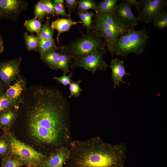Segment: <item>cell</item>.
Returning a JSON list of instances; mask_svg holds the SVG:
<instances>
[{"instance_id":"6da1fadb","label":"cell","mask_w":167,"mask_h":167,"mask_svg":"<svg viewBox=\"0 0 167 167\" xmlns=\"http://www.w3.org/2000/svg\"><path fill=\"white\" fill-rule=\"evenodd\" d=\"M20 105L32 135L50 150V154L69 147L72 141L70 106L56 88L35 85L27 88Z\"/></svg>"},{"instance_id":"7a4b0ae2","label":"cell","mask_w":167,"mask_h":167,"mask_svg":"<svg viewBox=\"0 0 167 167\" xmlns=\"http://www.w3.org/2000/svg\"><path fill=\"white\" fill-rule=\"evenodd\" d=\"M65 167H124L127 151L124 143L105 142L99 136L71 141Z\"/></svg>"},{"instance_id":"3957f363","label":"cell","mask_w":167,"mask_h":167,"mask_svg":"<svg viewBox=\"0 0 167 167\" xmlns=\"http://www.w3.org/2000/svg\"><path fill=\"white\" fill-rule=\"evenodd\" d=\"M92 30L105 42L107 51L113 56L114 45L117 38L127 31L111 12H95Z\"/></svg>"},{"instance_id":"277c9868","label":"cell","mask_w":167,"mask_h":167,"mask_svg":"<svg viewBox=\"0 0 167 167\" xmlns=\"http://www.w3.org/2000/svg\"><path fill=\"white\" fill-rule=\"evenodd\" d=\"M60 49L73 59L104 50L107 49V46L104 40L92 29L73 41L61 46Z\"/></svg>"},{"instance_id":"5b68a950","label":"cell","mask_w":167,"mask_h":167,"mask_svg":"<svg viewBox=\"0 0 167 167\" xmlns=\"http://www.w3.org/2000/svg\"><path fill=\"white\" fill-rule=\"evenodd\" d=\"M145 27L138 30H129L120 36L115 42L114 50L117 55L126 57L131 53L137 55L144 52L149 36Z\"/></svg>"},{"instance_id":"8992f818","label":"cell","mask_w":167,"mask_h":167,"mask_svg":"<svg viewBox=\"0 0 167 167\" xmlns=\"http://www.w3.org/2000/svg\"><path fill=\"white\" fill-rule=\"evenodd\" d=\"M11 154L18 158L27 167H41L46 155L39 152L16 139L11 133H6Z\"/></svg>"},{"instance_id":"52a82bcc","label":"cell","mask_w":167,"mask_h":167,"mask_svg":"<svg viewBox=\"0 0 167 167\" xmlns=\"http://www.w3.org/2000/svg\"><path fill=\"white\" fill-rule=\"evenodd\" d=\"M137 10L139 21L145 24L153 23L160 14L166 11V0H139Z\"/></svg>"},{"instance_id":"ba28073f","label":"cell","mask_w":167,"mask_h":167,"mask_svg":"<svg viewBox=\"0 0 167 167\" xmlns=\"http://www.w3.org/2000/svg\"><path fill=\"white\" fill-rule=\"evenodd\" d=\"M107 51V49L98 51L85 56L73 59L70 64L72 70L81 67L93 74L97 70L105 71L108 65L103 59V56Z\"/></svg>"},{"instance_id":"9c48e42d","label":"cell","mask_w":167,"mask_h":167,"mask_svg":"<svg viewBox=\"0 0 167 167\" xmlns=\"http://www.w3.org/2000/svg\"><path fill=\"white\" fill-rule=\"evenodd\" d=\"M22 60L20 57L0 62V80L6 89L20 75Z\"/></svg>"},{"instance_id":"30bf717a","label":"cell","mask_w":167,"mask_h":167,"mask_svg":"<svg viewBox=\"0 0 167 167\" xmlns=\"http://www.w3.org/2000/svg\"><path fill=\"white\" fill-rule=\"evenodd\" d=\"M115 16L127 31L135 29L138 23L137 17L133 14L131 7L121 2L117 5L113 11Z\"/></svg>"},{"instance_id":"8fae6325","label":"cell","mask_w":167,"mask_h":167,"mask_svg":"<svg viewBox=\"0 0 167 167\" xmlns=\"http://www.w3.org/2000/svg\"><path fill=\"white\" fill-rule=\"evenodd\" d=\"M26 88V79L20 74L14 83L6 89L3 94L10 99L20 104Z\"/></svg>"},{"instance_id":"7c38bea8","label":"cell","mask_w":167,"mask_h":167,"mask_svg":"<svg viewBox=\"0 0 167 167\" xmlns=\"http://www.w3.org/2000/svg\"><path fill=\"white\" fill-rule=\"evenodd\" d=\"M19 0H0V18H10L19 14L26 6Z\"/></svg>"},{"instance_id":"4fadbf2b","label":"cell","mask_w":167,"mask_h":167,"mask_svg":"<svg viewBox=\"0 0 167 167\" xmlns=\"http://www.w3.org/2000/svg\"><path fill=\"white\" fill-rule=\"evenodd\" d=\"M108 67H110L112 71V78L113 82L114 89L117 87H119L121 83L129 84L123 79L124 76L130 75L125 70L124 60H120L117 58L112 59L110 64L108 65Z\"/></svg>"},{"instance_id":"5bb4252c","label":"cell","mask_w":167,"mask_h":167,"mask_svg":"<svg viewBox=\"0 0 167 167\" xmlns=\"http://www.w3.org/2000/svg\"><path fill=\"white\" fill-rule=\"evenodd\" d=\"M69 154L68 147L60 149L47 156L41 167H63Z\"/></svg>"},{"instance_id":"9a60e30c","label":"cell","mask_w":167,"mask_h":167,"mask_svg":"<svg viewBox=\"0 0 167 167\" xmlns=\"http://www.w3.org/2000/svg\"><path fill=\"white\" fill-rule=\"evenodd\" d=\"M78 23H82L81 21H73L70 17L68 18H58L52 22L51 27L54 30H57L58 32L57 39L59 44V38L60 35L63 32L68 31L72 26L75 25Z\"/></svg>"},{"instance_id":"2e32d148","label":"cell","mask_w":167,"mask_h":167,"mask_svg":"<svg viewBox=\"0 0 167 167\" xmlns=\"http://www.w3.org/2000/svg\"><path fill=\"white\" fill-rule=\"evenodd\" d=\"M19 108L13 107L0 113V127L7 128L14 122L18 115Z\"/></svg>"},{"instance_id":"e0dca14e","label":"cell","mask_w":167,"mask_h":167,"mask_svg":"<svg viewBox=\"0 0 167 167\" xmlns=\"http://www.w3.org/2000/svg\"><path fill=\"white\" fill-rule=\"evenodd\" d=\"M60 48L61 46L59 48ZM58 49L53 48L41 55L42 60L51 69L56 64L58 59L63 52L61 50L60 51H57Z\"/></svg>"},{"instance_id":"ac0fdd59","label":"cell","mask_w":167,"mask_h":167,"mask_svg":"<svg viewBox=\"0 0 167 167\" xmlns=\"http://www.w3.org/2000/svg\"><path fill=\"white\" fill-rule=\"evenodd\" d=\"M71 57L68 54L63 52L58 59L56 64L51 68L54 70H60L63 73H70L69 66L72 60Z\"/></svg>"},{"instance_id":"d6986e66","label":"cell","mask_w":167,"mask_h":167,"mask_svg":"<svg viewBox=\"0 0 167 167\" xmlns=\"http://www.w3.org/2000/svg\"><path fill=\"white\" fill-rule=\"evenodd\" d=\"M118 0H104L96 3L95 12L106 13L113 12L115 8Z\"/></svg>"},{"instance_id":"ffe728a7","label":"cell","mask_w":167,"mask_h":167,"mask_svg":"<svg viewBox=\"0 0 167 167\" xmlns=\"http://www.w3.org/2000/svg\"><path fill=\"white\" fill-rule=\"evenodd\" d=\"M24 39L28 51H37L38 47L39 37L32 34L29 35L27 32L24 34Z\"/></svg>"},{"instance_id":"44dd1931","label":"cell","mask_w":167,"mask_h":167,"mask_svg":"<svg viewBox=\"0 0 167 167\" xmlns=\"http://www.w3.org/2000/svg\"><path fill=\"white\" fill-rule=\"evenodd\" d=\"M1 165L2 167H22L23 165L18 158L12 155H8L2 157Z\"/></svg>"},{"instance_id":"7402d4cb","label":"cell","mask_w":167,"mask_h":167,"mask_svg":"<svg viewBox=\"0 0 167 167\" xmlns=\"http://www.w3.org/2000/svg\"><path fill=\"white\" fill-rule=\"evenodd\" d=\"M50 21V18L48 17L46 22L42 26L38 35L39 37L47 40H54L53 35L54 30L51 27Z\"/></svg>"},{"instance_id":"603a6c76","label":"cell","mask_w":167,"mask_h":167,"mask_svg":"<svg viewBox=\"0 0 167 167\" xmlns=\"http://www.w3.org/2000/svg\"><path fill=\"white\" fill-rule=\"evenodd\" d=\"M24 26L28 31L32 33L36 32L38 36L42 27L41 21L35 17L25 20Z\"/></svg>"},{"instance_id":"cb8c5ba5","label":"cell","mask_w":167,"mask_h":167,"mask_svg":"<svg viewBox=\"0 0 167 167\" xmlns=\"http://www.w3.org/2000/svg\"><path fill=\"white\" fill-rule=\"evenodd\" d=\"M60 47L56 45L54 40H47L39 37L38 50L40 55L53 48Z\"/></svg>"},{"instance_id":"d4e9b609","label":"cell","mask_w":167,"mask_h":167,"mask_svg":"<svg viewBox=\"0 0 167 167\" xmlns=\"http://www.w3.org/2000/svg\"><path fill=\"white\" fill-rule=\"evenodd\" d=\"M20 103L8 98L3 94L0 96V113L12 107L19 108Z\"/></svg>"},{"instance_id":"484cf974","label":"cell","mask_w":167,"mask_h":167,"mask_svg":"<svg viewBox=\"0 0 167 167\" xmlns=\"http://www.w3.org/2000/svg\"><path fill=\"white\" fill-rule=\"evenodd\" d=\"M64 0H54V6L55 14L57 15H61L62 17H70L71 15L67 14L65 11V7L64 5Z\"/></svg>"},{"instance_id":"4316f807","label":"cell","mask_w":167,"mask_h":167,"mask_svg":"<svg viewBox=\"0 0 167 167\" xmlns=\"http://www.w3.org/2000/svg\"><path fill=\"white\" fill-rule=\"evenodd\" d=\"M154 27L163 29L167 27V12L165 11L158 15L153 22Z\"/></svg>"},{"instance_id":"83f0119b","label":"cell","mask_w":167,"mask_h":167,"mask_svg":"<svg viewBox=\"0 0 167 167\" xmlns=\"http://www.w3.org/2000/svg\"><path fill=\"white\" fill-rule=\"evenodd\" d=\"M82 82V81L81 80L76 82L72 80L69 88L70 91V95L68 96L69 98H71L72 96L76 98L79 96L81 94L80 92L82 91V88L79 86V84Z\"/></svg>"},{"instance_id":"f1b7e54d","label":"cell","mask_w":167,"mask_h":167,"mask_svg":"<svg viewBox=\"0 0 167 167\" xmlns=\"http://www.w3.org/2000/svg\"><path fill=\"white\" fill-rule=\"evenodd\" d=\"M96 2L93 0H81L78 1L77 9L85 11L89 9L95 11L96 6Z\"/></svg>"},{"instance_id":"f546056e","label":"cell","mask_w":167,"mask_h":167,"mask_svg":"<svg viewBox=\"0 0 167 167\" xmlns=\"http://www.w3.org/2000/svg\"><path fill=\"white\" fill-rule=\"evenodd\" d=\"M35 18L40 21L42 20L46 15L43 0L38 2L36 4L34 11Z\"/></svg>"},{"instance_id":"4dcf8cb0","label":"cell","mask_w":167,"mask_h":167,"mask_svg":"<svg viewBox=\"0 0 167 167\" xmlns=\"http://www.w3.org/2000/svg\"><path fill=\"white\" fill-rule=\"evenodd\" d=\"M10 147L6 137H0V156L2 157L9 155Z\"/></svg>"},{"instance_id":"1f68e13d","label":"cell","mask_w":167,"mask_h":167,"mask_svg":"<svg viewBox=\"0 0 167 167\" xmlns=\"http://www.w3.org/2000/svg\"><path fill=\"white\" fill-rule=\"evenodd\" d=\"M73 75V73L71 72L68 75L66 74L63 73V75L60 77H58L54 76L53 79L56 80L58 84H62L64 86H66L69 85L72 80L71 77Z\"/></svg>"},{"instance_id":"d6a6232c","label":"cell","mask_w":167,"mask_h":167,"mask_svg":"<svg viewBox=\"0 0 167 167\" xmlns=\"http://www.w3.org/2000/svg\"><path fill=\"white\" fill-rule=\"evenodd\" d=\"M76 14L79 17L82 22L83 27L86 29L87 31L91 30L92 29V26L89 23L84 14V11L77 10V12Z\"/></svg>"},{"instance_id":"836d02e7","label":"cell","mask_w":167,"mask_h":167,"mask_svg":"<svg viewBox=\"0 0 167 167\" xmlns=\"http://www.w3.org/2000/svg\"><path fill=\"white\" fill-rule=\"evenodd\" d=\"M43 1L46 14L54 16L55 12L53 2L50 0H44Z\"/></svg>"},{"instance_id":"e575fe53","label":"cell","mask_w":167,"mask_h":167,"mask_svg":"<svg viewBox=\"0 0 167 167\" xmlns=\"http://www.w3.org/2000/svg\"><path fill=\"white\" fill-rule=\"evenodd\" d=\"M78 1L76 0H64L65 7L67 8L69 14L71 15V13L75 11V8L77 6Z\"/></svg>"},{"instance_id":"d590c367","label":"cell","mask_w":167,"mask_h":167,"mask_svg":"<svg viewBox=\"0 0 167 167\" xmlns=\"http://www.w3.org/2000/svg\"><path fill=\"white\" fill-rule=\"evenodd\" d=\"M122 2L126 4L131 8L134 7L136 9L139 4V1L137 0H122Z\"/></svg>"},{"instance_id":"8d00e7d4","label":"cell","mask_w":167,"mask_h":167,"mask_svg":"<svg viewBox=\"0 0 167 167\" xmlns=\"http://www.w3.org/2000/svg\"><path fill=\"white\" fill-rule=\"evenodd\" d=\"M6 89L5 86L0 80V96L4 93Z\"/></svg>"},{"instance_id":"74e56055","label":"cell","mask_w":167,"mask_h":167,"mask_svg":"<svg viewBox=\"0 0 167 167\" xmlns=\"http://www.w3.org/2000/svg\"><path fill=\"white\" fill-rule=\"evenodd\" d=\"M4 49V47L3 40L0 35V54L3 51Z\"/></svg>"}]
</instances>
